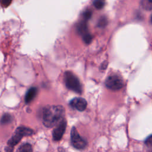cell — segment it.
Segmentation results:
<instances>
[{"instance_id": "cell-11", "label": "cell", "mask_w": 152, "mask_h": 152, "mask_svg": "<svg viewBox=\"0 0 152 152\" xmlns=\"http://www.w3.org/2000/svg\"><path fill=\"white\" fill-rule=\"evenodd\" d=\"M12 121V116L10 113H5L1 117V119L0 120V124L2 125H5V124L11 123Z\"/></svg>"}, {"instance_id": "cell-4", "label": "cell", "mask_w": 152, "mask_h": 152, "mask_svg": "<svg viewBox=\"0 0 152 152\" xmlns=\"http://www.w3.org/2000/svg\"><path fill=\"white\" fill-rule=\"evenodd\" d=\"M71 142L72 145L78 150L83 149L87 145V141L79 134L77 128L74 126L71 131Z\"/></svg>"}, {"instance_id": "cell-9", "label": "cell", "mask_w": 152, "mask_h": 152, "mask_svg": "<svg viewBox=\"0 0 152 152\" xmlns=\"http://www.w3.org/2000/svg\"><path fill=\"white\" fill-rule=\"evenodd\" d=\"M16 152H33V148L30 143L26 142L22 144L17 148Z\"/></svg>"}, {"instance_id": "cell-13", "label": "cell", "mask_w": 152, "mask_h": 152, "mask_svg": "<svg viewBox=\"0 0 152 152\" xmlns=\"http://www.w3.org/2000/svg\"><path fill=\"white\" fill-rule=\"evenodd\" d=\"M93 5L98 10L102 9L104 6V0H94L93 1Z\"/></svg>"}, {"instance_id": "cell-16", "label": "cell", "mask_w": 152, "mask_h": 152, "mask_svg": "<svg viewBox=\"0 0 152 152\" xmlns=\"http://www.w3.org/2000/svg\"><path fill=\"white\" fill-rule=\"evenodd\" d=\"M12 2V0H0V4L3 7H8Z\"/></svg>"}, {"instance_id": "cell-15", "label": "cell", "mask_w": 152, "mask_h": 152, "mask_svg": "<svg viewBox=\"0 0 152 152\" xmlns=\"http://www.w3.org/2000/svg\"><path fill=\"white\" fill-rule=\"evenodd\" d=\"M83 40L84 42L87 43V44H88L91 42V40H92V37L90 35V34H89L88 33L83 35Z\"/></svg>"}, {"instance_id": "cell-3", "label": "cell", "mask_w": 152, "mask_h": 152, "mask_svg": "<svg viewBox=\"0 0 152 152\" xmlns=\"http://www.w3.org/2000/svg\"><path fill=\"white\" fill-rule=\"evenodd\" d=\"M64 81L66 87L78 94L82 93V86L79 79L72 72L66 71L64 74Z\"/></svg>"}, {"instance_id": "cell-10", "label": "cell", "mask_w": 152, "mask_h": 152, "mask_svg": "<svg viewBox=\"0 0 152 152\" xmlns=\"http://www.w3.org/2000/svg\"><path fill=\"white\" fill-rule=\"evenodd\" d=\"M77 31L82 36L88 33V29L86 22L83 21L80 23L77 26Z\"/></svg>"}, {"instance_id": "cell-12", "label": "cell", "mask_w": 152, "mask_h": 152, "mask_svg": "<svg viewBox=\"0 0 152 152\" xmlns=\"http://www.w3.org/2000/svg\"><path fill=\"white\" fill-rule=\"evenodd\" d=\"M141 5L142 8L147 11H151L152 9V0H141Z\"/></svg>"}, {"instance_id": "cell-2", "label": "cell", "mask_w": 152, "mask_h": 152, "mask_svg": "<svg viewBox=\"0 0 152 152\" xmlns=\"http://www.w3.org/2000/svg\"><path fill=\"white\" fill-rule=\"evenodd\" d=\"M33 134V130L28 127L24 126L17 127L11 138L7 141V145L5 148V152H12L14 146L16 145L23 137L30 136Z\"/></svg>"}, {"instance_id": "cell-8", "label": "cell", "mask_w": 152, "mask_h": 152, "mask_svg": "<svg viewBox=\"0 0 152 152\" xmlns=\"http://www.w3.org/2000/svg\"><path fill=\"white\" fill-rule=\"evenodd\" d=\"M37 93V88L36 87H32L31 88H30L25 96V98H24V100L26 103H30L36 96Z\"/></svg>"}, {"instance_id": "cell-14", "label": "cell", "mask_w": 152, "mask_h": 152, "mask_svg": "<svg viewBox=\"0 0 152 152\" xmlns=\"http://www.w3.org/2000/svg\"><path fill=\"white\" fill-rule=\"evenodd\" d=\"M107 24V20L106 17H102L98 21L97 26L100 27H104Z\"/></svg>"}, {"instance_id": "cell-5", "label": "cell", "mask_w": 152, "mask_h": 152, "mask_svg": "<svg viewBox=\"0 0 152 152\" xmlns=\"http://www.w3.org/2000/svg\"><path fill=\"white\" fill-rule=\"evenodd\" d=\"M105 86L112 90H118L124 86L123 80L116 75H112L108 77L105 81Z\"/></svg>"}, {"instance_id": "cell-6", "label": "cell", "mask_w": 152, "mask_h": 152, "mask_svg": "<svg viewBox=\"0 0 152 152\" xmlns=\"http://www.w3.org/2000/svg\"><path fill=\"white\" fill-rule=\"evenodd\" d=\"M55 128L52 131V138L54 141H59L65 131L66 127V121L65 119H62L55 126Z\"/></svg>"}, {"instance_id": "cell-1", "label": "cell", "mask_w": 152, "mask_h": 152, "mask_svg": "<svg viewBox=\"0 0 152 152\" xmlns=\"http://www.w3.org/2000/svg\"><path fill=\"white\" fill-rule=\"evenodd\" d=\"M65 109L61 105L46 106L42 110V122L46 128H52L64 118Z\"/></svg>"}, {"instance_id": "cell-7", "label": "cell", "mask_w": 152, "mask_h": 152, "mask_svg": "<svg viewBox=\"0 0 152 152\" xmlns=\"http://www.w3.org/2000/svg\"><path fill=\"white\" fill-rule=\"evenodd\" d=\"M69 105L72 108L82 112L86 110L87 106V102L84 98L75 97L70 101Z\"/></svg>"}, {"instance_id": "cell-18", "label": "cell", "mask_w": 152, "mask_h": 152, "mask_svg": "<svg viewBox=\"0 0 152 152\" xmlns=\"http://www.w3.org/2000/svg\"><path fill=\"white\" fill-rule=\"evenodd\" d=\"M145 144L147 145L148 147H151V144H152V138H151V135L150 134L148 137H147L146 140H145Z\"/></svg>"}, {"instance_id": "cell-17", "label": "cell", "mask_w": 152, "mask_h": 152, "mask_svg": "<svg viewBox=\"0 0 152 152\" xmlns=\"http://www.w3.org/2000/svg\"><path fill=\"white\" fill-rule=\"evenodd\" d=\"M91 17V12L90 10H86L83 13V17L85 20H87L90 19Z\"/></svg>"}]
</instances>
